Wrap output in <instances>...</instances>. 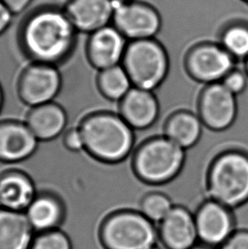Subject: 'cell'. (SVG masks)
<instances>
[{
	"label": "cell",
	"mask_w": 248,
	"mask_h": 249,
	"mask_svg": "<svg viewBox=\"0 0 248 249\" xmlns=\"http://www.w3.org/2000/svg\"><path fill=\"white\" fill-rule=\"evenodd\" d=\"M170 111L161 110L158 121L144 130H134L120 115L96 110L81 120L78 128L84 140V152L95 162L112 164L127 159L138 145L165 135Z\"/></svg>",
	"instance_id": "cell-1"
},
{
	"label": "cell",
	"mask_w": 248,
	"mask_h": 249,
	"mask_svg": "<svg viewBox=\"0 0 248 249\" xmlns=\"http://www.w3.org/2000/svg\"><path fill=\"white\" fill-rule=\"evenodd\" d=\"M77 34L64 8L41 7L22 21L18 43L32 63L57 67L73 54Z\"/></svg>",
	"instance_id": "cell-2"
},
{
	"label": "cell",
	"mask_w": 248,
	"mask_h": 249,
	"mask_svg": "<svg viewBox=\"0 0 248 249\" xmlns=\"http://www.w3.org/2000/svg\"><path fill=\"white\" fill-rule=\"evenodd\" d=\"M209 199L230 209L248 202V153L240 150L223 152L215 159L208 175Z\"/></svg>",
	"instance_id": "cell-3"
},
{
	"label": "cell",
	"mask_w": 248,
	"mask_h": 249,
	"mask_svg": "<svg viewBox=\"0 0 248 249\" xmlns=\"http://www.w3.org/2000/svg\"><path fill=\"white\" fill-rule=\"evenodd\" d=\"M122 65L134 87L145 90H157L169 71L168 52L156 38L129 41Z\"/></svg>",
	"instance_id": "cell-4"
},
{
	"label": "cell",
	"mask_w": 248,
	"mask_h": 249,
	"mask_svg": "<svg viewBox=\"0 0 248 249\" xmlns=\"http://www.w3.org/2000/svg\"><path fill=\"white\" fill-rule=\"evenodd\" d=\"M185 159V150L166 136H161L138 146L134 153V168L144 181L162 185L178 176Z\"/></svg>",
	"instance_id": "cell-5"
},
{
	"label": "cell",
	"mask_w": 248,
	"mask_h": 249,
	"mask_svg": "<svg viewBox=\"0 0 248 249\" xmlns=\"http://www.w3.org/2000/svg\"><path fill=\"white\" fill-rule=\"evenodd\" d=\"M158 238L154 223L136 210L112 213L101 228V240L107 249H151Z\"/></svg>",
	"instance_id": "cell-6"
},
{
	"label": "cell",
	"mask_w": 248,
	"mask_h": 249,
	"mask_svg": "<svg viewBox=\"0 0 248 249\" xmlns=\"http://www.w3.org/2000/svg\"><path fill=\"white\" fill-rule=\"evenodd\" d=\"M239 63L220 44L210 42L195 45L186 57L189 74L204 85L221 82Z\"/></svg>",
	"instance_id": "cell-7"
},
{
	"label": "cell",
	"mask_w": 248,
	"mask_h": 249,
	"mask_svg": "<svg viewBox=\"0 0 248 249\" xmlns=\"http://www.w3.org/2000/svg\"><path fill=\"white\" fill-rule=\"evenodd\" d=\"M111 24L128 41L156 38L162 27L158 10L133 0L117 3Z\"/></svg>",
	"instance_id": "cell-8"
},
{
	"label": "cell",
	"mask_w": 248,
	"mask_h": 249,
	"mask_svg": "<svg viewBox=\"0 0 248 249\" xmlns=\"http://www.w3.org/2000/svg\"><path fill=\"white\" fill-rule=\"evenodd\" d=\"M62 87L57 67L32 63L24 70L17 83V94L22 103L35 107L53 102Z\"/></svg>",
	"instance_id": "cell-9"
},
{
	"label": "cell",
	"mask_w": 248,
	"mask_h": 249,
	"mask_svg": "<svg viewBox=\"0 0 248 249\" xmlns=\"http://www.w3.org/2000/svg\"><path fill=\"white\" fill-rule=\"evenodd\" d=\"M198 112L205 127L217 131L225 130L236 120L238 98L221 82L208 84L201 92Z\"/></svg>",
	"instance_id": "cell-10"
},
{
	"label": "cell",
	"mask_w": 248,
	"mask_h": 249,
	"mask_svg": "<svg viewBox=\"0 0 248 249\" xmlns=\"http://www.w3.org/2000/svg\"><path fill=\"white\" fill-rule=\"evenodd\" d=\"M194 215L198 239L203 244L217 249L234 233L232 209L214 200L205 201Z\"/></svg>",
	"instance_id": "cell-11"
},
{
	"label": "cell",
	"mask_w": 248,
	"mask_h": 249,
	"mask_svg": "<svg viewBox=\"0 0 248 249\" xmlns=\"http://www.w3.org/2000/svg\"><path fill=\"white\" fill-rule=\"evenodd\" d=\"M129 41L110 24L89 34L86 57L91 67L97 71L122 64Z\"/></svg>",
	"instance_id": "cell-12"
},
{
	"label": "cell",
	"mask_w": 248,
	"mask_h": 249,
	"mask_svg": "<svg viewBox=\"0 0 248 249\" xmlns=\"http://www.w3.org/2000/svg\"><path fill=\"white\" fill-rule=\"evenodd\" d=\"M38 143L25 122L0 121V162L13 164L26 161L37 152Z\"/></svg>",
	"instance_id": "cell-13"
},
{
	"label": "cell",
	"mask_w": 248,
	"mask_h": 249,
	"mask_svg": "<svg viewBox=\"0 0 248 249\" xmlns=\"http://www.w3.org/2000/svg\"><path fill=\"white\" fill-rule=\"evenodd\" d=\"M117 1L68 0L64 10L78 33L90 34L111 24Z\"/></svg>",
	"instance_id": "cell-14"
},
{
	"label": "cell",
	"mask_w": 248,
	"mask_h": 249,
	"mask_svg": "<svg viewBox=\"0 0 248 249\" xmlns=\"http://www.w3.org/2000/svg\"><path fill=\"white\" fill-rule=\"evenodd\" d=\"M161 107L154 91L133 87L119 102V115L134 130H144L158 121Z\"/></svg>",
	"instance_id": "cell-15"
},
{
	"label": "cell",
	"mask_w": 248,
	"mask_h": 249,
	"mask_svg": "<svg viewBox=\"0 0 248 249\" xmlns=\"http://www.w3.org/2000/svg\"><path fill=\"white\" fill-rule=\"evenodd\" d=\"M158 236L167 249H191L198 240L194 213L175 206L160 224Z\"/></svg>",
	"instance_id": "cell-16"
},
{
	"label": "cell",
	"mask_w": 248,
	"mask_h": 249,
	"mask_svg": "<svg viewBox=\"0 0 248 249\" xmlns=\"http://www.w3.org/2000/svg\"><path fill=\"white\" fill-rule=\"evenodd\" d=\"M37 196L34 182L27 173L10 169L0 174V207L16 212L27 210Z\"/></svg>",
	"instance_id": "cell-17"
},
{
	"label": "cell",
	"mask_w": 248,
	"mask_h": 249,
	"mask_svg": "<svg viewBox=\"0 0 248 249\" xmlns=\"http://www.w3.org/2000/svg\"><path fill=\"white\" fill-rule=\"evenodd\" d=\"M68 116L54 101L31 108L25 120L38 142H52L66 131Z\"/></svg>",
	"instance_id": "cell-18"
},
{
	"label": "cell",
	"mask_w": 248,
	"mask_h": 249,
	"mask_svg": "<svg viewBox=\"0 0 248 249\" xmlns=\"http://www.w3.org/2000/svg\"><path fill=\"white\" fill-rule=\"evenodd\" d=\"M30 222L22 212L0 209V249H28L32 246Z\"/></svg>",
	"instance_id": "cell-19"
},
{
	"label": "cell",
	"mask_w": 248,
	"mask_h": 249,
	"mask_svg": "<svg viewBox=\"0 0 248 249\" xmlns=\"http://www.w3.org/2000/svg\"><path fill=\"white\" fill-rule=\"evenodd\" d=\"M204 127L199 115L191 111H177L168 118L164 136L186 151L197 144Z\"/></svg>",
	"instance_id": "cell-20"
},
{
	"label": "cell",
	"mask_w": 248,
	"mask_h": 249,
	"mask_svg": "<svg viewBox=\"0 0 248 249\" xmlns=\"http://www.w3.org/2000/svg\"><path fill=\"white\" fill-rule=\"evenodd\" d=\"M26 215L33 228L50 231L61 221L63 206L54 195L42 193L34 198L27 209Z\"/></svg>",
	"instance_id": "cell-21"
},
{
	"label": "cell",
	"mask_w": 248,
	"mask_h": 249,
	"mask_svg": "<svg viewBox=\"0 0 248 249\" xmlns=\"http://www.w3.org/2000/svg\"><path fill=\"white\" fill-rule=\"evenodd\" d=\"M95 84L101 97L113 103H119L134 87L122 64L98 71Z\"/></svg>",
	"instance_id": "cell-22"
},
{
	"label": "cell",
	"mask_w": 248,
	"mask_h": 249,
	"mask_svg": "<svg viewBox=\"0 0 248 249\" xmlns=\"http://www.w3.org/2000/svg\"><path fill=\"white\" fill-rule=\"evenodd\" d=\"M218 44L238 62L248 58V25L235 22L225 27L220 34Z\"/></svg>",
	"instance_id": "cell-23"
},
{
	"label": "cell",
	"mask_w": 248,
	"mask_h": 249,
	"mask_svg": "<svg viewBox=\"0 0 248 249\" xmlns=\"http://www.w3.org/2000/svg\"><path fill=\"white\" fill-rule=\"evenodd\" d=\"M175 204L171 197L163 192H153L144 196L140 212L151 222L160 223L171 212Z\"/></svg>",
	"instance_id": "cell-24"
},
{
	"label": "cell",
	"mask_w": 248,
	"mask_h": 249,
	"mask_svg": "<svg viewBox=\"0 0 248 249\" xmlns=\"http://www.w3.org/2000/svg\"><path fill=\"white\" fill-rule=\"evenodd\" d=\"M31 249H71L70 240L64 233L51 231L41 235L34 242Z\"/></svg>",
	"instance_id": "cell-25"
},
{
	"label": "cell",
	"mask_w": 248,
	"mask_h": 249,
	"mask_svg": "<svg viewBox=\"0 0 248 249\" xmlns=\"http://www.w3.org/2000/svg\"><path fill=\"white\" fill-rule=\"evenodd\" d=\"M221 83L235 96L242 94L248 87V75L243 68V62L239 63L237 68L230 71Z\"/></svg>",
	"instance_id": "cell-26"
},
{
	"label": "cell",
	"mask_w": 248,
	"mask_h": 249,
	"mask_svg": "<svg viewBox=\"0 0 248 249\" xmlns=\"http://www.w3.org/2000/svg\"><path fill=\"white\" fill-rule=\"evenodd\" d=\"M63 145L67 151L77 152L84 151V140L78 127L71 128L64 133Z\"/></svg>",
	"instance_id": "cell-27"
},
{
	"label": "cell",
	"mask_w": 248,
	"mask_h": 249,
	"mask_svg": "<svg viewBox=\"0 0 248 249\" xmlns=\"http://www.w3.org/2000/svg\"><path fill=\"white\" fill-rule=\"evenodd\" d=\"M217 249H248V231H235Z\"/></svg>",
	"instance_id": "cell-28"
},
{
	"label": "cell",
	"mask_w": 248,
	"mask_h": 249,
	"mask_svg": "<svg viewBox=\"0 0 248 249\" xmlns=\"http://www.w3.org/2000/svg\"><path fill=\"white\" fill-rule=\"evenodd\" d=\"M13 17L12 12L0 0V36H2L10 27Z\"/></svg>",
	"instance_id": "cell-29"
},
{
	"label": "cell",
	"mask_w": 248,
	"mask_h": 249,
	"mask_svg": "<svg viewBox=\"0 0 248 249\" xmlns=\"http://www.w3.org/2000/svg\"><path fill=\"white\" fill-rule=\"evenodd\" d=\"M14 16L20 15L27 10L34 0H1Z\"/></svg>",
	"instance_id": "cell-30"
},
{
	"label": "cell",
	"mask_w": 248,
	"mask_h": 249,
	"mask_svg": "<svg viewBox=\"0 0 248 249\" xmlns=\"http://www.w3.org/2000/svg\"><path fill=\"white\" fill-rule=\"evenodd\" d=\"M3 101H4V95H3V89H2V86L0 84V112L2 111V108H3Z\"/></svg>",
	"instance_id": "cell-31"
},
{
	"label": "cell",
	"mask_w": 248,
	"mask_h": 249,
	"mask_svg": "<svg viewBox=\"0 0 248 249\" xmlns=\"http://www.w3.org/2000/svg\"><path fill=\"white\" fill-rule=\"evenodd\" d=\"M191 249H214V248H213L211 246H208V245H206V244H203L202 243V245H195V246L193 247Z\"/></svg>",
	"instance_id": "cell-32"
},
{
	"label": "cell",
	"mask_w": 248,
	"mask_h": 249,
	"mask_svg": "<svg viewBox=\"0 0 248 249\" xmlns=\"http://www.w3.org/2000/svg\"><path fill=\"white\" fill-rule=\"evenodd\" d=\"M243 68L245 69L246 72H247V74L248 75V58L247 60L243 61Z\"/></svg>",
	"instance_id": "cell-33"
},
{
	"label": "cell",
	"mask_w": 248,
	"mask_h": 249,
	"mask_svg": "<svg viewBox=\"0 0 248 249\" xmlns=\"http://www.w3.org/2000/svg\"><path fill=\"white\" fill-rule=\"evenodd\" d=\"M115 1H118V2H125V1H131V0H115Z\"/></svg>",
	"instance_id": "cell-34"
},
{
	"label": "cell",
	"mask_w": 248,
	"mask_h": 249,
	"mask_svg": "<svg viewBox=\"0 0 248 249\" xmlns=\"http://www.w3.org/2000/svg\"><path fill=\"white\" fill-rule=\"evenodd\" d=\"M159 249V248H158V247L156 246V247H154V248H153V249Z\"/></svg>",
	"instance_id": "cell-35"
}]
</instances>
